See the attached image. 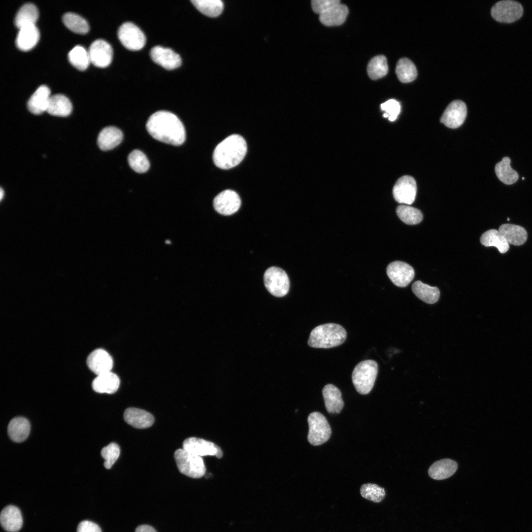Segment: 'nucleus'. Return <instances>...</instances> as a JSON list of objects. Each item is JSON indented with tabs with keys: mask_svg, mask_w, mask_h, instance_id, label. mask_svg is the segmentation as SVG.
Here are the masks:
<instances>
[{
	"mask_svg": "<svg viewBox=\"0 0 532 532\" xmlns=\"http://www.w3.org/2000/svg\"><path fill=\"white\" fill-rule=\"evenodd\" d=\"M123 137V133L120 129L113 126L107 127L100 133L98 145L102 150H109L118 146L122 141Z\"/></svg>",
	"mask_w": 532,
	"mask_h": 532,
	"instance_id": "24",
	"label": "nucleus"
},
{
	"mask_svg": "<svg viewBox=\"0 0 532 532\" xmlns=\"http://www.w3.org/2000/svg\"><path fill=\"white\" fill-rule=\"evenodd\" d=\"M396 73L399 80L403 83H408L415 80L417 71L413 62L406 58L399 59L396 66Z\"/></svg>",
	"mask_w": 532,
	"mask_h": 532,
	"instance_id": "34",
	"label": "nucleus"
},
{
	"mask_svg": "<svg viewBox=\"0 0 532 532\" xmlns=\"http://www.w3.org/2000/svg\"><path fill=\"white\" fill-rule=\"evenodd\" d=\"M0 524L3 529L8 532H17L23 524L20 510L14 505H8L1 511L0 515Z\"/></svg>",
	"mask_w": 532,
	"mask_h": 532,
	"instance_id": "19",
	"label": "nucleus"
},
{
	"mask_svg": "<svg viewBox=\"0 0 532 532\" xmlns=\"http://www.w3.org/2000/svg\"><path fill=\"white\" fill-rule=\"evenodd\" d=\"M458 464L456 461L444 459L434 462L429 468L428 473L432 478L440 480L448 478L456 471Z\"/></svg>",
	"mask_w": 532,
	"mask_h": 532,
	"instance_id": "25",
	"label": "nucleus"
},
{
	"mask_svg": "<svg viewBox=\"0 0 532 532\" xmlns=\"http://www.w3.org/2000/svg\"><path fill=\"white\" fill-rule=\"evenodd\" d=\"M118 37L125 48L132 51L141 49L146 42V37L142 31L130 22L123 23L119 27Z\"/></svg>",
	"mask_w": 532,
	"mask_h": 532,
	"instance_id": "9",
	"label": "nucleus"
},
{
	"mask_svg": "<svg viewBox=\"0 0 532 532\" xmlns=\"http://www.w3.org/2000/svg\"><path fill=\"white\" fill-rule=\"evenodd\" d=\"M360 493L363 498L373 501L380 502L386 496L385 489L377 484H364L361 487Z\"/></svg>",
	"mask_w": 532,
	"mask_h": 532,
	"instance_id": "41",
	"label": "nucleus"
},
{
	"mask_svg": "<svg viewBox=\"0 0 532 532\" xmlns=\"http://www.w3.org/2000/svg\"><path fill=\"white\" fill-rule=\"evenodd\" d=\"M135 532H157L151 526L149 525H141L137 527L135 530Z\"/></svg>",
	"mask_w": 532,
	"mask_h": 532,
	"instance_id": "46",
	"label": "nucleus"
},
{
	"mask_svg": "<svg viewBox=\"0 0 532 532\" xmlns=\"http://www.w3.org/2000/svg\"><path fill=\"white\" fill-rule=\"evenodd\" d=\"M348 12L347 7L339 3L319 15V20L326 26H338L345 22Z\"/></svg>",
	"mask_w": 532,
	"mask_h": 532,
	"instance_id": "28",
	"label": "nucleus"
},
{
	"mask_svg": "<svg viewBox=\"0 0 532 532\" xmlns=\"http://www.w3.org/2000/svg\"><path fill=\"white\" fill-rule=\"evenodd\" d=\"M151 58L155 63L168 70L180 66L182 61L180 56L168 48L161 46L153 47L150 50Z\"/></svg>",
	"mask_w": 532,
	"mask_h": 532,
	"instance_id": "16",
	"label": "nucleus"
},
{
	"mask_svg": "<svg viewBox=\"0 0 532 532\" xmlns=\"http://www.w3.org/2000/svg\"><path fill=\"white\" fill-rule=\"evenodd\" d=\"M481 243L486 246H495L500 253H506L509 245L499 232L495 229L489 230L484 233L480 237Z\"/></svg>",
	"mask_w": 532,
	"mask_h": 532,
	"instance_id": "33",
	"label": "nucleus"
},
{
	"mask_svg": "<svg viewBox=\"0 0 532 532\" xmlns=\"http://www.w3.org/2000/svg\"><path fill=\"white\" fill-rule=\"evenodd\" d=\"M510 163V158L504 157L501 161L496 164L495 168L498 178L506 185L515 183L519 178L518 173L511 168Z\"/></svg>",
	"mask_w": 532,
	"mask_h": 532,
	"instance_id": "32",
	"label": "nucleus"
},
{
	"mask_svg": "<svg viewBox=\"0 0 532 532\" xmlns=\"http://www.w3.org/2000/svg\"><path fill=\"white\" fill-rule=\"evenodd\" d=\"M308 442L313 446L320 445L330 438L332 431L325 416L318 412L311 413L308 416Z\"/></svg>",
	"mask_w": 532,
	"mask_h": 532,
	"instance_id": "6",
	"label": "nucleus"
},
{
	"mask_svg": "<svg viewBox=\"0 0 532 532\" xmlns=\"http://www.w3.org/2000/svg\"><path fill=\"white\" fill-rule=\"evenodd\" d=\"M378 373L377 363L367 360L358 363L352 374V380L357 391L361 395L368 394L372 390Z\"/></svg>",
	"mask_w": 532,
	"mask_h": 532,
	"instance_id": "4",
	"label": "nucleus"
},
{
	"mask_svg": "<svg viewBox=\"0 0 532 532\" xmlns=\"http://www.w3.org/2000/svg\"><path fill=\"white\" fill-rule=\"evenodd\" d=\"M77 532H101L100 527L96 523L85 520L78 525Z\"/></svg>",
	"mask_w": 532,
	"mask_h": 532,
	"instance_id": "45",
	"label": "nucleus"
},
{
	"mask_svg": "<svg viewBox=\"0 0 532 532\" xmlns=\"http://www.w3.org/2000/svg\"><path fill=\"white\" fill-rule=\"evenodd\" d=\"M70 64L80 70L86 69L90 62L89 53L80 45L75 46L68 54Z\"/></svg>",
	"mask_w": 532,
	"mask_h": 532,
	"instance_id": "38",
	"label": "nucleus"
},
{
	"mask_svg": "<svg viewBox=\"0 0 532 532\" xmlns=\"http://www.w3.org/2000/svg\"><path fill=\"white\" fill-rule=\"evenodd\" d=\"M146 128L154 138L166 144L180 145L186 138L182 123L169 111H159L153 113L148 119Z\"/></svg>",
	"mask_w": 532,
	"mask_h": 532,
	"instance_id": "1",
	"label": "nucleus"
},
{
	"mask_svg": "<svg viewBox=\"0 0 532 532\" xmlns=\"http://www.w3.org/2000/svg\"><path fill=\"white\" fill-rule=\"evenodd\" d=\"M396 213L399 218L408 225H416L423 220V216L418 209L404 205H399Z\"/></svg>",
	"mask_w": 532,
	"mask_h": 532,
	"instance_id": "39",
	"label": "nucleus"
},
{
	"mask_svg": "<svg viewBox=\"0 0 532 532\" xmlns=\"http://www.w3.org/2000/svg\"><path fill=\"white\" fill-rule=\"evenodd\" d=\"M72 109V104L66 97L56 94L51 96L47 112L53 116L66 117L71 113Z\"/></svg>",
	"mask_w": 532,
	"mask_h": 532,
	"instance_id": "29",
	"label": "nucleus"
},
{
	"mask_svg": "<svg viewBox=\"0 0 532 532\" xmlns=\"http://www.w3.org/2000/svg\"><path fill=\"white\" fill-rule=\"evenodd\" d=\"M387 274L397 286L405 287L413 280L415 275L413 268L401 261H394L387 266Z\"/></svg>",
	"mask_w": 532,
	"mask_h": 532,
	"instance_id": "13",
	"label": "nucleus"
},
{
	"mask_svg": "<svg viewBox=\"0 0 532 532\" xmlns=\"http://www.w3.org/2000/svg\"><path fill=\"white\" fill-rule=\"evenodd\" d=\"M417 192L416 183L413 177L404 175L396 182L393 189L395 200L399 203L412 204Z\"/></svg>",
	"mask_w": 532,
	"mask_h": 532,
	"instance_id": "11",
	"label": "nucleus"
},
{
	"mask_svg": "<svg viewBox=\"0 0 532 532\" xmlns=\"http://www.w3.org/2000/svg\"><path fill=\"white\" fill-rule=\"evenodd\" d=\"M174 458L181 473L193 478H199L205 474L206 468L201 457L182 448L175 451Z\"/></svg>",
	"mask_w": 532,
	"mask_h": 532,
	"instance_id": "5",
	"label": "nucleus"
},
{
	"mask_svg": "<svg viewBox=\"0 0 532 532\" xmlns=\"http://www.w3.org/2000/svg\"><path fill=\"white\" fill-rule=\"evenodd\" d=\"M125 421L137 429H145L151 427L154 421L153 415L143 409L130 407L127 408L123 414Z\"/></svg>",
	"mask_w": 532,
	"mask_h": 532,
	"instance_id": "18",
	"label": "nucleus"
},
{
	"mask_svg": "<svg viewBox=\"0 0 532 532\" xmlns=\"http://www.w3.org/2000/svg\"><path fill=\"white\" fill-rule=\"evenodd\" d=\"M247 150L244 138L232 134L219 143L214 149L213 160L220 168L228 169L238 165L244 159Z\"/></svg>",
	"mask_w": 532,
	"mask_h": 532,
	"instance_id": "2",
	"label": "nucleus"
},
{
	"mask_svg": "<svg viewBox=\"0 0 532 532\" xmlns=\"http://www.w3.org/2000/svg\"><path fill=\"white\" fill-rule=\"evenodd\" d=\"M39 38V32L35 25L25 26L19 29L16 45L22 51H29L36 44Z\"/></svg>",
	"mask_w": 532,
	"mask_h": 532,
	"instance_id": "21",
	"label": "nucleus"
},
{
	"mask_svg": "<svg viewBox=\"0 0 532 532\" xmlns=\"http://www.w3.org/2000/svg\"><path fill=\"white\" fill-rule=\"evenodd\" d=\"M413 293L424 302L433 304L437 302L440 297V291L436 287H432L416 281L412 286Z\"/></svg>",
	"mask_w": 532,
	"mask_h": 532,
	"instance_id": "30",
	"label": "nucleus"
},
{
	"mask_svg": "<svg viewBox=\"0 0 532 532\" xmlns=\"http://www.w3.org/2000/svg\"><path fill=\"white\" fill-rule=\"evenodd\" d=\"M388 71L387 59L384 55L375 56L368 64L367 72L371 79L376 80L382 78L387 74Z\"/></svg>",
	"mask_w": 532,
	"mask_h": 532,
	"instance_id": "36",
	"label": "nucleus"
},
{
	"mask_svg": "<svg viewBox=\"0 0 532 532\" xmlns=\"http://www.w3.org/2000/svg\"><path fill=\"white\" fill-rule=\"evenodd\" d=\"M51 96L50 90L47 86H40L28 100L29 111L35 115L47 111Z\"/></svg>",
	"mask_w": 532,
	"mask_h": 532,
	"instance_id": "20",
	"label": "nucleus"
},
{
	"mask_svg": "<svg viewBox=\"0 0 532 532\" xmlns=\"http://www.w3.org/2000/svg\"><path fill=\"white\" fill-rule=\"evenodd\" d=\"M87 365L97 375L111 371L113 365L111 356L102 349H97L88 356Z\"/></svg>",
	"mask_w": 532,
	"mask_h": 532,
	"instance_id": "17",
	"label": "nucleus"
},
{
	"mask_svg": "<svg viewBox=\"0 0 532 532\" xmlns=\"http://www.w3.org/2000/svg\"><path fill=\"white\" fill-rule=\"evenodd\" d=\"M38 16V10L33 4L26 3L19 9L17 13L14 24L19 29L29 25H35Z\"/></svg>",
	"mask_w": 532,
	"mask_h": 532,
	"instance_id": "31",
	"label": "nucleus"
},
{
	"mask_svg": "<svg viewBox=\"0 0 532 532\" xmlns=\"http://www.w3.org/2000/svg\"><path fill=\"white\" fill-rule=\"evenodd\" d=\"M191 1L199 11L210 17L218 16L224 9L223 2L220 0H191Z\"/></svg>",
	"mask_w": 532,
	"mask_h": 532,
	"instance_id": "35",
	"label": "nucleus"
},
{
	"mask_svg": "<svg viewBox=\"0 0 532 532\" xmlns=\"http://www.w3.org/2000/svg\"><path fill=\"white\" fill-rule=\"evenodd\" d=\"M88 53L90 62L97 67H106L112 60V48L107 42L103 39L94 41L91 44Z\"/></svg>",
	"mask_w": 532,
	"mask_h": 532,
	"instance_id": "15",
	"label": "nucleus"
},
{
	"mask_svg": "<svg viewBox=\"0 0 532 532\" xmlns=\"http://www.w3.org/2000/svg\"><path fill=\"white\" fill-rule=\"evenodd\" d=\"M213 207L219 214L228 216L235 213L241 205L239 195L234 191L226 190L217 195L213 200Z\"/></svg>",
	"mask_w": 532,
	"mask_h": 532,
	"instance_id": "12",
	"label": "nucleus"
},
{
	"mask_svg": "<svg viewBox=\"0 0 532 532\" xmlns=\"http://www.w3.org/2000/svg\"><path fill=\"white\" fill-rule=\"evenodd\" d=\"M466 114V104L461 100H456L447 106L440 118V122L449 128L456 129L463 124Z\"/></svg>",
	"mask_w": 532,
	"mask_h": 532,
	"instance_id": "14",
	"label": "nucleus"
},
{
	"mask_svg": "<svg viewBox=\"0 0 532 532\" xmlns=\"http://www.w3.org/2000/svg\"><path fill=\"white\" fill-rule=\"evenodd\" d=\"M325 405L329 413H339L344 406L341 393L336 386L328 384L322 390Z\"/></svg>",
	"mask_w": 532,
	"mask_h": 532,
	"instance_id": "23",
	"label": "nucleus"
},
{
	"mask_svg": "<svg viewBox=\"0 0 532 532\" xmlns=\"http://www.w3.org/2000/svg\"><path fill=\"white\" fill-rule=\"evenodd\" d=\"M30 430V423L26 418L17 417L10 421L7 427V433L12 440L21 442L28 437Z\"/></svg>",
	"mask_w": 532,
	"mask_h": 532,
	"instance_id": "26",
	"label": "nucleus"
},
{
	"mask_svg": "<svg viewBox=\"0 0 532 532\" xmlns=\"http://www.w3.org/2000/svg\"><path fill=\"white\" fill-rule=\"evenodd\" d=\"M128 161L131 167L138 173L145 172L150 166L147 157L139 150H134L131 152L128 156Z\"/></svg>",
	"mask_w": 532,
	"mask_h": 532,
	"instance_id": "40",
	"label": "nucleus"
},
{
	"mask_svg": "<svg viewBox=\"0 0 532 532\" xmlns=\"http://www.w3.org/2000/svg\"><path fill=\"white\" fill-rule=\"evenodd\" d=\"M499 231L508 244L519 246L523 244L527 239L526 230L518 225L502 224L499 227Z\"/></svg>",
	"mask_w": 532,
	"mask_h": 532,
	"instance_id": "27",
	"label": "nucleus"
},
{
	"mask_svg": "<svg viewBox=\"0 0 532 532\" xmlns=\"http://www.w3.org/2000/svg\"><path fill=\"white\" fill-rule=\"evenodd\" d=\"M491 14L499 22L510 23L522 17L523 8L521 4L516 1L503 0L498 1L492 7Z\"/></svg>",
	"mask_w": 532,
	"mask_h": 532,
	"instance_id": "8",
	"label": "nucleus"
},
{
	"mask_svg": "<svg viewBox=\"0 0 532 532\" xmlns=\"http://www.w3.org/2000/svg\"><path fill=\"white\" fill-rule=\"evenodd\" d=\"M264 279L265 287L272 295L282 297L288 293L290 281L282 269L276 266L268 268L264 273Z\"/></svg>",
	"mask_w": 532,
	"mask_h": 532,
	"instance_id": "7",
	"label": "nucleus"
},
{
	"mask_svg": "<svg viewBox=\"0 0 532 532\" xmlns=\"http://www.w3.org/2000/svg\"><path fill=\"white\" fill-rule=\"evenodd\" d=\"M118 376L110 371L97 375L92 382L93 390L99 393L113 394L120 385Z\"/></svg>",
	"mask_w": 532,
	"mask_h": 532,
	"instance_id": "22",
	"label": "nucleus"
},
{
	"mask_svg": "<svg viewBox=\"0 0 532 532\" xmlns=\"http://www.w3.org/2000/svg\"><path fill=\"white\" fill-rule=\"evenodd\" d=\"M120 454V447L116 443L112 442L104 447L101 451V455L105 460L103 464L105 468H110L118 459Z\"/></svg>",
	"mask_w": 532,
	"mask_h": 532,
	"instance_id": "42",
	"label": "nucleus"
},
{
	"mask_svg": "<svg viewBox=\"0 0 532 532\" xmlns=\"http://www.w3.org/2000/svg\"><path fill=\"white\" fill-rule=\"evenodd\" d=\"M381 108L385 113L383 117L389 118L391 121H395L400 110V105L399 102L394 99H390L381 104Z\"/></svg>",
	"mask_w": 532,
	"mask_h": 532,
	"instance_id": "43",
	"label": "nucleus"
},
{
	"mask_svg": "<svg viewBox=\"0 0 532 532\" xmlns=\"http://www.w3.org/2000/svg\"><path fill=\"white\" fill-rule=\"evenodd\" d=\"M346 336V332L341 325L327 323L317 326L312 330L308 344L313 348H330L342 344Z\"/></svg>",
	"mask_w": 532,
	"mask_h": 532,
	"instance_id": "3",
	"label": "nucleus"
},
{
	"mask_svg": "<svg viewBox=\"0 0 532 532\" xmlns=\"http://www.w3.org/2000/svg\"><path fill=\"white\" fill-rule=\"evenodd\" d=\"M340 3L338 0H313L311 5L313 11L319 15Z\"/></svg>",
	"mask_w": 532,
	"mask_h": 532,
	"instance_id": "44",
	"label": "nucleus"
},
{
	"mask_svg": "<svg viewBox=\"0 0 532 532\" xmlns=\"http://www.w3.org/2000/svg\"><path fill=\"white\" fill-rule=\"evenodd\" d=\"M3 196H4V191H3V189H2L1 188H0V200H2V199L3 198Z\"/></svg>",
	"mask_w": 532,
	"mask_h": 532,
	"instance_id": "47",
	"label": "nucleus"
},
{
	"mask_svg": "<svg viewBox=\"0 0 532 532\" xmlns=\"http://www.w3.org/2000/svg\"><path fill=\"white\" fill-rule=\"evenodd\" d=\"M507 220H508V221H509V218H507Z\"/></svg>",
	"mask_w": 532,
	"mask_h": 532,
	"instance_id": "48",
	"label": "nucleus"
},
{
	"mask_svg": "<svg viewBox=\"0 0 532 532\" xmlns=\"http://www.w3.org/2000/svg\"><path fill=\"white\" fill-rule=\"evenodd\" d=\"M183 449L200 457L215 456L221 458L223 453L221 449L214 443L200 438L189 437L183 442Z\"/></svg>",
	"mask_w": 532,
	"mask_h": 532,
	"instance_id": "10",
	"label": "nucleus"
},
{
	"mask_svg": "<svg viewBox=\"0 0 532 532\" xmlns=\"http://www.w3.org/2000/svg\"><path fill=\"white\" fill-rule=\"evenodd\" d=\"M63 21L66 26L74 33L85 34L89 30V26L85 19L75 13H66L63 16Z\"/></svg>",
	"mask_w": 532,
	"mask_h": 532,
	"instance_id": "37",
	"label": "nucleus"
}]
</instances>
